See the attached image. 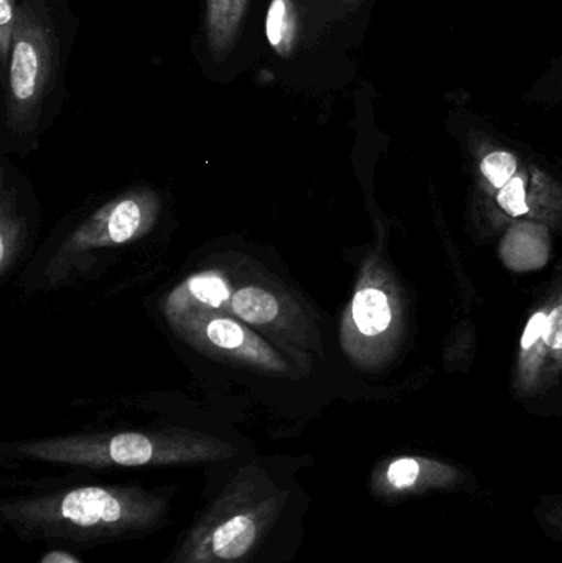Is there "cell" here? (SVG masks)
Here are the masks:
<instances>
[{
	"mask_svg": "<svg viewBox=\"0 0 562 563\" xmlns=\"http://www.w3.org/2000/svg\"><path fill=\"white\" fill-rule=\"evenodd\" d=\"M231 314L244 323L277 327L284 320V307L274 291L260 285H243L234 290Z\"/></svg>",
	"mask_w": 562,
	"mask_h": 563,
	"instance_id": "7",
	"label": "cell"
},
{
	"mask_svg": "<svg viewBox=\"0 0 562 563\" xmlns=\"http://www.w3.org/2000/svg\"><path fill=\"white\" fill-rule=\"evenodd\" d=\"M352 321L362 336H378L392 323V307L385 291L375 287H363L352 301Z\"/></svg>",
	"mask_w": 562,
	"mask_h": 563,
	"instance_id": "8",
	"label": "cell"
},
{
	"mask_svg": "<svg viewBox=\"0 0 562 563\" xmlns=\"http://www.w3.org/2000/svg\"><path fill=\"white\" fill-rule=\"evenodd\" d=\"M498 205L511 217H524L528 213L527 195L524 178L514 177L498 194Z\"/></svg>",
	"mask_w": 562,
	"mask_h": 563,
	"instance_id": "16",
	"label": "cell"
},
{
	"mask_svg": "<svg viewBox=\"0 0 562 563\" xmlns=\"http://www.w3.org/2000/svg\"><path fill=\"white\" fill-rule=\"evenodd\" d=\"M256 539V526L247 516H236L214 531L213 552L224 561H233L250 551Z\"/></svg>",
	"mask_w": 562,
	"mask_h": 563,
	"instance_id": "10",
	"label": "cell"
},
{
	"mask_svg": "<svg viewBox=\"0 0 562 563\" xmlns=\"http://www.w3.org/2000/svg\"><path fill=\"white\" fill-rule=\"evenodd\" d=\"M104 452L118 465L141 466L154 460L157 446L147 435L128 432L109 439Z\"/></svg>",
	"mask_w": 562,
	"mask_h": 563,
	"instance_id": "11",
	"label": "cell"
},
{
	"mask_svg": "<svg viewBox=\"0 0 562 563\" xmlns=\"http://www.w3.org/2000/svg\"><path fill=\"white\" fill-rule=\"evenodd\" d=\"M482 172L495 188H504L517 174V158L510 152H492L482 162Z\"/></svg>",
	"mask_w": 562,
	"mask_h": 563,
	"instance_id": "13",
	"label": "cell"
},
{
	"mask_svg": "<svg viewBox=\"0 0 562 563\" xmlns=\"http://www.w3.org/2000/svg\"><path fill=\"white\" fill-rule=\"evenodd\" d=\"M547 321L548 314L544 313V311H538V313L531 317L527 328H525L524 338H521V346H524V350H530L538 340L543 338L544 330H547Z\"/></svg>",
	"mask_w": 562,
	"mask_h": 563,
	"instance_id": "18",
	"label": "cell"
},
{
	"mask_svg": "<svg viewBox=\"0 0 562 563\" xmlns=\"http://www.w3.org/2000/svg\"><path fill=\"white\" fill-rule=\"evenodd\" d=\"M62 515L79 526L111 525L121 519L122 508L106 489L81 488L63 499Z\"/></svg>",
	"mask_w": 562,
	"mask_h": 563,
	"instance_id": "6",
	"label": "cell"
},
{
	"mask_svg": "<svg viewBox=\"0 0 562 563\" xmlns=\"http://www.w3.org/2000/svg\"><path fill=\"white\" fill-rule=\"evenodd\" d=\"M20 227L15 218H9L5 208L2 211V224H0V269L7 273L10 263L19 250Z\"/></svg>",
	"mask_w": 562,
	"mask_h": 563,
	"instance_id": "15",
	"label": "cell"
},
{
	"mask_svg": "<svg viewBox=\"0 0 562 563\" xmlns=\"http://www.w3.org/2000/svg\"><path fill=\"white\" fill-rule=\"evenodd\" d=\"M42 563H78L75 559L69 558V555L62 554V552H52V554L46 555L43 559Z\"/></svg>",
	"mask_w": 562,
	"mask_h": 563,
	"instance_id": "19",
	"label": "cell"
},
{
	"mask_svg": "<svg viewBox=\"0 0 562 563\" xmlns=\"http://www.w3.org/2000/svg\"><path fill=\"white\" fill-rule=\"evenodd\" d=\"M251 0H205V38L214 63L227 62L243 30Z\"/></svg>",
	"mask_w": 562,
	"mask_h": 563,
	"instance_id": "5",
	"label": "cell"
},
{
	"mask_svg": "<svg viewBox=\"0 0 562 563\" xmlns=\"http://www.w3.org/2000/svg\"><path fill=\"white\" fill-rule=\"evenodd\" d=\"M234 288L220 271H205L178 285L167 300L165 314L172 324L200 314H230Z\"/></svg>",
	"mask_w": 562,
	"mask_h": 563,
	"instance_id": "4",
	"label": "cell"
},
{
	"mask_svg": "<svg viewBox=\"0 0 562 563\" xmlns=\"http://www.w3.org/2000/svg\"><path fill=\"white\" fill-rule=\"evenodd\" d=\"M543 340L551 350L562 351V305L548 314Z\"/></svg>",
	"mask_w": 562,
	"mask_h": 563,
	"instance_id": "17",
	"label": "cell"
},
{
	"mask_svg": "<svg viewBox=\"0 0 562 563\" xmlns=\"http://www.w3.org/2000/svg\"><path fill=\"white\" fill-rule=\"evenodd\" d=\"M386 485L398 495H418L422 482V465L416 459H398L389 463L385 473Z\"/></svg>",
	"mask_w": 562,
	"mask_h": 563,
	"instance_id": "12",
	"label": "cell"
},
{
	"mask_svg": "<svg viewBox=\"0 0 562 563\" xmlns=\"http://www.w3.org/2000/svg\"><path fill=\"white\" fill-rule=\"evenodd\" d=\"M16 0H0V65L9 68L10 48L16 23Z\"/></svg>",
	"mask_w": 562,
	"mask_h": 563,
	"instance_id": "14",
	"label": "cell"
},
{
	"mask_svg": "<svg viewBox=\"0 0 562 563\" xmlns=\"http://www.w3.org/2000/svg\"><path fill=\"white\" fill-rule=\"evenodd\" d=\"M157 197L151 191L128 194L99 208L66 244V251L82 253L96 247L119 246L151 230L158 213Z\"/></svg>",
	"mask_w": 562,
	"mask_h": 563,
	"instance_id": "3",
	"label": "cell"
},
{
	"mask_svg": "<svg viewBox=\"0 0 562 563\" xmlns=\"http://www.w3.org/2000/svg\"><path fill=\"white\" fill-rule=\"evenodd\" d=\"M299 19L293 0H273L266 15V38L274 52L289 58L296 48Z\"/></svg>",
	"mask_w": 562,
	"mask_h": 563,
	"instance_id": "9",
	"label": "cell"
},
{
	"mask_svg": "<svg viewBox=\"0 0 562 563\" xmlns=\"http://www.w3.org/2000/svg\"><path fill=\"white\" fill-rule=\"evenodd\" d=\"M63 68V36L49 0H23L16 13L7 76V119L29 129L42 114Z\"/></svg>",
	"mask_w": 562,
	"mask_h": 563,
	"instance_id": "1",
	"label": "cell"
},
{
	"mask_svg": "<svg viewBox=\"0 0 562 563\" xmlns=\"http://www.w3.org/2000/svg\"><path fill=\"white\" fill-rule=\"evenodd\" d=\"M174 327L190 343L207 347L228 360L266 373L286 374L289 371L284 357L271 344L228 314H200Z\"/></svg>",
	"mask_w": 562,
	"mask_h": 563,
	"instance_id": "2",
	"label": "cell"
}]
</instances>
